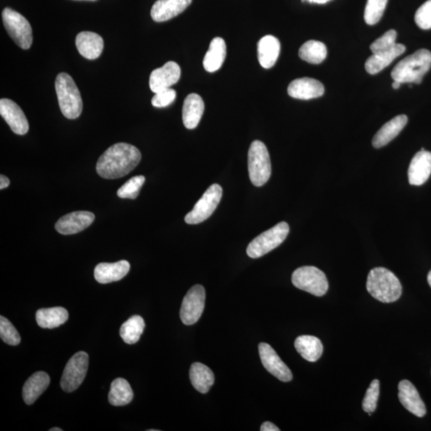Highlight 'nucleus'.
I'll use <instances>...</instances> for the list:
<instances>
[{
  "label": "nucleus",
  "mask_w": 431,
  "mask_h": 431,
  "mask_svg": "<svg viewBox=\"0 0 431 431\" xmlns=\"http://www.w3.org/2000/svg\"><path fill=\"white\" fill-rule=\"evenodd\" d=\"M415 23L423 30L431 28V0L424 3L414 15Z\"/></svg>",
  "instance_id": "58836bf2"
},
{
  "label": "nucleus",
  "mask_w": 431,
  "mask_h": 431,
  "mask_svg": "<svg viewBox=\"0 0 431 431\" xmlns=\"http://www.w3.org/2000/svg\"><path fill=\"white\" fill-rule=\"evenodd\" d=\"M279 52V41L273 35L264 36L258 42V60L264 68L269 69L276 64Z\"/></svg>",
  "instance_id": "393cba45"
},
{
  "label": "nucleus",
  "mask_w": 431,
  "mask_h": 431,
  "mask_svg": "<svg viewBox=\"0 0 431 431\" xmlns=\"http://www.w3.org/2000/svg\"><path fill=\"white\" fill-rule=\"evenodd\" d=\"M204 110L205 104L200 95L190 93L187 96L183 108V120L185 127L193 129L199 126Z\"/></svg>",
  "instance_id": "b1692460"
},
{
  "label": "nucleus",
  "mask_w": 431,
  "mask_h": 431,
  "mask_svg": "<svg viewBox=\"0 0 431 431\" xmlns=\"http://www.w3.org/2000/svg\"><path fill=\"white\" fill-rule=\"evenodd\" d=\"M68 318V311L62 307L42 309L36 313V321L42 329L58 328L65 324Z\"/></svg>",
  "instance_id": "c756f323"
},
{
  "label": "nucleus",
  "mask_w": 431,
  "mask_h": 431,
  "mask_svg": "<svg viewBox=\"0 0 431 431\" xmlns=\"http://www.w3.org/2000/svg\"><path fill=\"white\" fill-rule=\"evenodd\" d=\"M95 214L88 211H77L62 217L56 222L55 230L62 235H72L89 227L95 221Z\"/></svg>",
  "instance_id": "ddd939ff"
},
{
  "label": "nucleus",
  "mask_w": 431,
  "mask_h": 431,
  "mask_svg": "<svg viewBox=\"0 0 431 431\" xmlns=\"http://www.w3.org/2000/svg\"><path fill=\"white\" fill-rule=\"evenodd\" d=\"M205 291L200 284L192 287L183 299L180 318L185 325H193L199 320L205 309Z\"/></svg>",
  "instance_id": "9b49d317"
},
{
  "label": "nucleus",
  "mask_w": 431,
  "mask_h": 431,
  "mask_svg": "<svg viewBox=\"0 0 431 431\" xmlns=\"http://www.w3.org/2000/svg\"><path fill=\"white\" fill-rule=\"evenodd\" d=\"M292 282L295 288L315 297H323L329 290V282L325 274L313 266H304L295 270L293 273Z\"/></svg>",
  "instance_id": "6e6552de"
},
{
  "label": "nucleus",
  "mask_w": 431,
  "mask_h": 431,
  "mask_svg": "<svg viewBox=\"0 0 431 431\" xmlns=\"http://www.w3.org/2000/svg\"><path fill=\"white\" fill-rule=\"evenodd\" d=\"M407 122V117L402 114V116L394 117L391 121L384 124L373 138V147L376 149L385 147L398 136L399 133L406 127Z\"/></svg>",
  "instance_id": "5701e85b"
},
{
  "label": "nucleus",
  "mask_w": 431,
  "mask_h": 431,
  "mask_svg": "<svg viewBox=\"0 0 431 431\" xmlns=\"http://www.w3.org/2000/svg\"><path fill=\"white\" fill-rule=\"evenodd\" d=\"M176 97V92L174 89H165L155 93L152 98V105L157 108H163L172 104Z\"/></svg>",
  "instance_id": "ea45409f"
},
{
  "label": "nucleus",
  "mask_w": 431,
  "mask_h": 431,
  "mask_svg": "<svg viewBox=\"0 0 431 431\" xmlns=\"http://www.w3.org/2000/svg\"><path fill=\"white\" fill-rule=\"evenodd\" d=\"M406 51L405 46L396 44L391 49L378 52L373 54L367 59L365 68L370 75H376L392 64V62L401 56Z\"/></svg>",
  "instance_id": "4be33fe9"
},
{
  "label": "nucleus",
  "mask_w": 431,
  "mask_h": 431,
  "mask_svg": "<svg viewBox=\"0 0 431 431\" xmlns=\"http://www.w3.org/2000/svg\"><path fill=\"white\" fill-rule=\"evenodd\" d=\"M50 376L44 372H38L29 377L23 387V398L26 404H33L50 385Z\"/></svg>",
  "instance_id": "a878e982"
},
{
  "label": "nucleus",
  "mask_w": 431,
  "mask_h": 431,
  "mask_svg": "<svg viewBox=\"0 0 431 431\" xmlns=\"http://www.w3.org/2000/svg\"><path fill=\"white\" fill-rule=\"evenodd\" d=\"M190 378L196 390L202 394L209 392L215 381L214 372L201 363H194L192 365Z\"/></svg>",
  "instance_id": "cd10ccee"
},
{
  "label": "nucleus",
  "mask_w": 431,
  "mask_h": 431,
  "mask_svg": "<svg viewBox=\"0 0 431 431\" xmlns=\"http://www.w3.org/2000/svg\"><path fill=\"white\" fill-rule=\"evenodd\" d=\"M248 174L251 183L257 187L268 183L271 176L272 165L266 145L261 141H254L248 150Z\"/></svg>",
  "instance_id": "39448f33"
},
{
  "label": "nucleus",
  "mask_w": 431,
  "mask_h": 431,
  "mask_svg": "<svg viewBox=\"0 0 431 431\" xmlns=\"http://www.w3.org/2000/svg\"><path fill=\"white\" fill-rule=\"evenodd\" d=\"M289 96L301 100H309L320 98L324 93L322 83L311 77H302L290 83L288 88Z\"/></svg>",
  "instance_id": "a211bd4d"
},
{
  "label": "nucleus",
  "mask_w": 431,
  "mask_h": 431,
  "mask_svg": "<svg viewBox=\"0 0 431 431\" xmlns=\"http://www.w3.org/2000/svg\"><path fill=\"white\" fill-rule=\"evenodd\" d=\"M431 174V153L423 148L414 156L408 169L409 183L412 185H422Z\"/></svg>",
  "instance_id": "f3484780"
},
{
  "label": "nucleus",
  "mask_w": 431,
  "mask_h": 431,
  "mask_svg": "<svg viewBox=\"0 0 431 431\" xmlns=\"http://www.w3.org/2000/svg\"><path fill=\"white\" fill-rule=\"evenodd\" d=\"M398 388L399 401L403 406L415 416L423 417L427 414V408L413 384L406 380H402Z\"/></svg>",
  "instance_id": "dca6fc26"
},
{
  "label": "nucleus",
  "mask_w": 431,
  "mask_h": 431,
  "mask_svg": "<svg viewBox=\"0 0 431 431\" xmlns=\"http://www.w3.org/2000/svg\"><path fill=\"white\" fill-rule=\"evenodd\" d=\"M262 431H279L280 430L271 422H266L262 425Z\"/></svg>",
  "instance_id": "a19ab883"
},
{
  "label": "nucleus",
  "mask_w": 431,
  "mask_h": 431,
  "mask_svg": "<svg viewBox=\"0 0 431 431\" xmlns=\"http://www.w3.org/2000/svg\"><path fill=\"white\" fill-rule=\"evenodd\" d=\"M221 197V186L217 184L212 185L196 202L193 210L185 216V221L189 225H196L205 221L214 214Z\"/></svg>",
  "instance_id": "9d476101"
},
{
  "label": "nucleus",
  "mask_w": 431,
  "mask_h": 431,
  "mask_svg": "<svg viewBox=\"0 0 431 431\" xmlns=\"http://www.w3.org/2000/svg\"><path fill=\"white\" fill-rule=\"evenodd\" d=\"M129 269L131 264L127 261L98 264L95 268V278L103 284L118 282L127 276Z\"/></svg>",
  "instance_id": "412c9836"
},
{
  "label": "nucleus",
  "mask_w": 431,
  "mask_h": 431,
  "mask_svg": "<svg viewBox=\"0 0 431 431\" xmlns=\"http://www.w3.org/2000/svg\"><path fill=\"white\" fill-rule=\"evenodd\" d=\"M0 114L15 134L24 135L28 132V119L22 109L12 100L8 98L0 100Z\"/></svg>",
  "instance_id": "2eb2a0df"
},
{
  "label": "nucleus",
  "mask_w": 431,
  "mask_h": 431,
  "mask_svg": "<svg viewBox=\"0 0 431 431\" xmlns=\"http://www.w3.org/2000/svg\"><path fill=\"white\" fill-rule=\"evenodd\" d=\"M226 52L224 39L220 37L212 39L203 60L205 71L212 73L219 70L224 64Z\"/></svg>",
  "instance_id": "c85d7f7f"
},
{
  "label": "nucleus",
  "mask_w": 431,
  "mask_h": 431,
  "mask_svg": "<svg viewBox=\"0 0 431 431\" xmlns=\"http://www.w3.org/2000/svg\"><path fill=\"white\" fill-rule=\"evenodd\" d=\"M289 233V226L286 222H280L277 226L264 232L249 243L247 254L249 257H262L273 250L284 241Z\"/></svg>",
  "instance_id": "423d86ee"
},
{
  "label": "nucleus",
  "mask_w": 431,
  "mask_h": 431,
  "mask_svg": "<svg viewBox=\"0 0 431 431\" xmlns=\"http://www.w3.org/2000/svg\"><path fill=\"white\" fill-rule=\"evenodd\" d=\"M181 68L175 62L169 61L152 71L149 77V87L154 93L169 89L180 80Z\"/></svg>",
  "instance_id": "4468645a"
},
{
  "label": "nucleus",
  "mask_w": 431,
  "mask_h": 431,
  "mask_svg": "<svg viewBox=\"0 0 431 431\" xmlns=\"http://www.w3.org/2000/svg\"><path fill=\"white\" fill-rule=\"evenodd\" d=\"M141 159V152L134 145L123 143L114 144L98 159L97 173L105 179L120 178L136 168Z\"/></svg>",
  "instance_id": "f257e3e1"
},
{
  "label": "nucleus",
  "mask_w": 431,
  "mask_h": 431,
  "mask_svg": "<svg viewBox=\"0 0 431 431\" xmlns=\"http://www.w3.org/2000/svg\"><path fill=\"white\" fill-rule=\"evenodd\" d=\"M328 54L325 44L320 41L309 40L301 46L299 56L301 59L311 64H320Z\"/></svg>",
  "instance_id": "2f4dec72"
},
{
  "label": "nucleus",
  "mask_w": 431,
  "mask_h": 431,
  "mask_svg": "<svg viewBox=\"0 0 431 431\" xmlns=\"http://www.w3.org/2000/svg\"><path fill=\"white\" fill-rule=\"evenodd\" d=\"M133 398L134 392L127 380L118 378L112 382L108 398L113 406H126L133 401Z\"/></svg>",
  "instance_id": "7c9ffc66"
},
{
  "label": "nucleus",
  "mask_w": 431,
  "mask_h": 431,
  "mask_svg": "<svg viewBox=\"0 0 431 431\" xmlns=\"http://www.w3.org/2000/svg\"><path fill=\"white\" fill-rule=\"evenodd\" d=\"M295 349L304 360L314 363L323 354L324 347L321 341L313 336H300L295 341Z\"/></svg>",
  "instance_id": "bb28decb"
},
{
  "label": "nucleus",
  "mask_w": 431,
  "mask_h": 431,
  "mask_svg": "<svg viewBox=\"0 0 431 431\" xmlns=\"http://www.w3.org/2000/svg\"><path fill=\"white\" fill-rule=\"evenodd\" d=\"M89 356L85 351L77 352L67 362L61 378V387L66 393L77 390L85 380Z\"/></svg>",
  "instance_id": "1a4fd4ad"
},
{
  "label": "nucleus",
  "mask_w": 431,
  "mask_h": 431,
  "mask_svg": "<svg viewBox=\"0 0 431 431\" xmlns=\"http://www.w3.org/2000/svg\"><path fill=\"white\" fill-rule=\"evenodd\" d=\"M191 3L192 0H158L150 14L155 22H165L183 13Z\"/></svg>",
  "instance_id": "6ab92c4d"
},
{
  "label": "nucleus",
  "mask_w": 431,
  "mask_h": 431,
  "mask_svg": "<svg viewBox=\"0 0 431 431\" xmlns=\"http://www.w3.org/2000/svg\"><path fill=\"white\" fill-rule=\"evenodd\" d=\"M0 337L4 342L10 346H17L21 342V337L17 330L3 315L0 316Z\"/></svg>",
  "instance_id": "c9c22d12"
},
{
  "label": "nucleus",
  "mask_w": 431,
  "mask_h": 431,
  "mask_svg": "<svg viewBox=\"0 0 431 431\" xmlns=\"http://www.w3.org/2000/svg\"><path fill=\"white\" fill-rule=\"evenodd\" d=\"M2 17L10 37L20 48L28 50L33 44V33L28 19L10 8L3 10Z\"/></svg>",
  "instance_id": "0eeeda50"
},
{
  "label": "nucleus",
  "mask_w": 431,
  "mask_h": 431,
  "mask_svg": "<svg viewBox=\"0 0 431 431\" xmlns=\"http://www.w3.org/2000/svg\"><path fill=\"white\" fill-rule=\"evenodd\" d=\"M305 1L311 3L324 4L331 1V0H305Z\"/></svg>",
  "instance_id": "37998d69"
},
{
  "label": "nucleus",
  "mask_w": 431,
  "mask_h": 431,
  "mask_svg": "<svg viewBox=\"0 0 431 431\" xmlns=\"http://www.w3.org/2000/svg\"><path fill=\"white\" fill-rule=\"evenodd\" d=\"M397 33L394 30H390L376 39L371 45L370 48L373 54L387 51L393 48L396 44Z\"/></svg>",
  "instance_id": "4c0bfd02"
},
{
  "label": "nucleus",
  "mask_w": 431,
  "mask_h": 431,
  "mask_svg": "<svg viewBox=\"0 0 431 431\" xmlns=\"http://www.w3.org/2000/svg\"><path fill=\"white\" fill-rule=\"evenodd\" d=\"M9 185L10 180L7 178V176L3 174L0 176V190L6 189Z\"/></svg>",
  "instance_id": "79ce46f5"
},
{
  "label": "nucleus",
  "mask_w": 431,
  "mask_h": 431,
  "mask_svg": "<svg viewBox=\"0 0 431 431\" xmlns=\"http://www.w3.org/2000/svg\"><path fill=\"white\" fill-rule=\"evenodd\" d=\"M388 0H367L365 19L368 25H375L380 21L385 10Z\"/></svg>",
  "instance_id": "72a5a7b5"
},
{
  "label": "nucleus",
  "mask_w": 431,
  "mask_h": 431,
  "mask_svg": "<svg viewBox=\"0 0 431 431\" xmlns=\"http://www.w3.org/2000/svg\"><path fill=\"white\" fill-rule=\"evenodd\" d=\"M50 431H62V430L59 428H55L50 429Z\"/></svg>",
  "instance_id": "49530a36"
},
{
  "label": "nucleus",
  "mask_w": 431,
  "mask_h": 431,
  "mask_svg": "<svg viewBox=\"0 0 431 431\" xmlns=\"http://www.w3.org/2000/svg\"><path fill=\"white\" fill-rule=\"evenodd\" d=\"M145 321L142 316L133 315L122 325L120 336L127 345H134L139 341L145 329Z\"/></svg>",
  "instance_id": "473e14b6"
},
{
  "label": "nucleus",
  "mask_w": 431,
  "mask_h": 431,
  "mask_svg": "<svg viewBox=\"0 0 431 431\" xmlns=\"http://www.w3.org/2000/svg\"><path fill=\"white\" fill-rule=\"evenodd\" d=\"M258 347L262 365L270 374L282 382L287 383L293 380L292 372L271 346L266 342H262Z\"/></svg>",
  "instance_id": "f8f14e48"
},
{
  "label": "nucleus",
  "mask_w": 431,
  "mask_h": 431,
  "mask_svg": "<svg viewBox=\"0 0 431 431\" xmlns=\"http://www.w3.org/2000/svg\"><path fill=\"white\" fill-rule=\"evenodd\" d=\"M79 1H82V0H79ZM84 1H96V0H84Z\"/></svg>",
  "instance_id": "de8ad7c7"
},
{
  "label": "nucleus",
  "mask_w": 431,
  "mask_h": 431,
  "mask_svg": "<svg viewBox=\"0 0 431 431\" xmlns=\"http://www.w3.org/2000/svg\"><path fill=\"white\" fill-rule=\"evenodd\" d=\"M55 90L62 114L68 119L79 118L82 111V101L79 88L71 76L60 73L56 77Z\"/></svg>",
  "instance_id": "20e7f679"
},
{
  "label": "nucleus",
  "mask_w": 431,
  "mask_h": 431,
  "mask_svg": "<svg viewBox=\"0 0 431 431\" xmlns=\"http://www.w3.org/2000/svg\"><path fill=\"white\" fill-rule=\"evenodd\" d=\"M378 396H380V381L375 380L372 382L369 388L367 389L365 397L363 398V411L368 414L375 412Z\"/></svg>",
  "instance_id": "e433bc0d"
},
{
  "label": "nucleus",
  "mask_w": 431,
  "mask_h": 431,
  "mask_svg": "<svg viewBox=\"0 0 431 431\" xmlns=\"http://www.w3.org/2000/svg\"><path fill=\"white\" fill-rule=\"evenodd\" d=\"M75 44L80 55L90 60L98 59L104 48V42L101 36L91 31H82L77 35Z\"/></svg>",
  "instance_id": "aec40b11"
},
{
  "label": "nucleus",
  "mask_w": 431,
  "mask_h": 431,
  "mask_svg": "<svg viewBox=\"0 0 431 431\" xmlns=\"http://www.w3.org/2000/svg\"><path fill=\"white\" fill-rule=\"evenodd\" d=\"M428 284H429V285H430V286L431 288V270H430V273L428 274Z\"/></svg>",
  "instance_id": "a18cd8bd"
},
{
  "label": "nucleus",
  "mask_w": 431,
  "mask_h": 431,
  "mask_svg": "<svg viewBox=\"0 0 431 431\" xmlns=\"http://www.w3.org/2000/svg\"><path fill=\"white\" fill-rule=\"evenodd\" d=\"M367 289L372 297L383 303H392L401 298L402 284L390 270L375 268L368 274Z\"/></svg>",
  "instance_id": "f03ea898"
},
{
  "label": "nucleus",
  "mask_w": 431,
  "mask_h": 431,
  "mask_svg": "<svg viewBox=\"0 0 431 431\" xmlns=\"http://www.w3.org/2000/svg\"><path fill=\"white\" fill-rule=\"evenodd\" d=\"M145 178L144 176H135L128 180L120 189H118L117 194L123 199H136L140 190L144 185Z\"/></svg>",
  "instance_id": "f704fd0d"
},
{
  "label": "nucleus",
  "mask_w": 431,
  "mask_h": 431,
  "mask_svg": "<svg viewBox=\"0 0 431 431\" xmlns=\"http://www.w3.org/2000/svg\"><path fill=\"white\" fill-rule=\"evenodd\" d=\"M401 83L397 81H394V82L392 83V87H393V89L394 90L398 89V88L401 87Z\"/></svg>",
  "instance_id": "c03bdc74"
},
{
  "label": "nucleus",
  "mask_w": 431,
  "mask_h": 431,
  "mask_svg": "<svg viewBox=\"0 0 431 431\" xmlns=\"http://www.w3.org/2000/svg\"><path fill=\"white\" fill-rule=\"evenodd\" d=\"M431 67V52L420 49L399 62L392 72L394 81L420 84Z\"/></svg>",
  "instance_id": "7ed1b4c3"
}]
</instances>
